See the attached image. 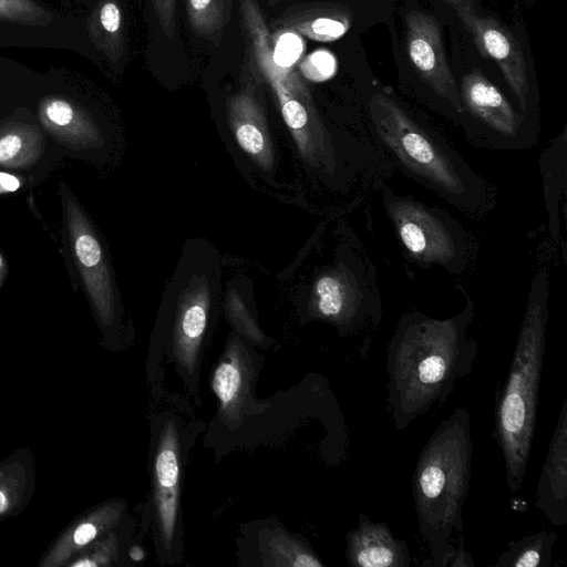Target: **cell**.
I'll return each mask as SVG.
<instances>
[{
  "label": "cell",
  "instance_id": "obj_1",
  "mask_svg": "<svg viewBox=\"0 0 567 567\" xmlns=\"http://www.w3.org/2000/svg\"><path fill=\"white\" fill-rule=\"evenodd\" d=\"M247 45L246 60L271 90L282 120L305 162L337 189L364 196L391 178L394 169L375 146L333 136L321 118L307 83L293 65L277 56L269 25L258 0H237Z\"/></svg>",
  "mask_w": 567,
  "mask_h": 567
},
{
  "label": "cell",
  "instance_id": "obj_2",
  "mask_svg": "<svg viewBox=\"0 0 567 567\" xmlns=\"http://www.w3.org/2000/svg\"><path fill=\"white\" fill-rule=\"evenodd\" d=\"M465 305L446 319L414 310L403 313L386 347V406L404 431L433 408L444 406L458 380L473 371L477 341L468 334L474 301L460 285Z\"/></svg>",
  "mask_w": 567,
  "mask_h": 567
},
{
  "label": "cell",
  "instance_id": "obj_3",
  "mask_svg": "<svg viewBox=\"0 0 567 567\" xmlns=\"http://www.w3.org/2000/svg\"><path fill=\"white\" fill-rule=\"evenodd\" d=\"M367 113L371 137L393 167L473 219L495 208L496 187L391 94L372 93Z\"/></svg>",
  "mask_w": 567,
  "mask_h": 567
},
{
  "label": "cell",
  "instance_id": "obj_4",
  "mask_svg": "<svg viewBox=\"0 0 567 567\" xmlns=\"http://www.w3.org/2000/svg\"><path fill=\"white\" fill-rule=\"evenodd\" d=\"M471 416L458 406L432 432L421 450L412 475L417 528L430 565L445 567L463 537V506L472 473Z\"/></svg>",
  "mask_w": 567,
  "mask_h": 567
},
{
  "label": "cell",
  "instance_id": "obj_5",
  "mask_svg": "<svg viewBox=\"0 0 567 567\" xmlns=\"http://www.w3.org/2000/svg\"><path fill=\"white\" fill-rule=\"evenodd\" d=\"M549 318V277L535 272L504 386L495 401L493 436L502 452L508 491L523 486L530 456Z\"/></svg>",
  "mask_w": 567,
  "mask_h": 567
},
{
  "label": "cell",
  "instance_id": "obj_6",
  "mask_svg": "<svg viewBox=\"0 0 567 567\" xmlns=\"http://www.w3.org/2000/svg\"><path fill=\"white\" fill-rule=\"evenodd\" d=\"M308 309L311 318L333 326L341 337L378 328L382 302L377 268L350 230L339 245L333 262L312 280Z\"/></svg>",
  "mask_w": 567,
  "mask_h": 567
},
{
  "label": "cell",
  "instance_id": "obj_7",
  "mask_svg": "<svg viewBox=\"0 0 567 567\" xmlns=\"http://www.w3.org/2000/svg\"><path fill=\"white\" fill-rule=\"evenodd\" d=\"M219 292V267L209 245H187L163 298L171 320L173 359L188 378L196 375L210 312Z\"/></svg>",
  "mask_w": 567,
  "mask_h": 567
},
{
  "label": "cell",
  "instance_id": "obj_8",
  "mask_svg": "<svg viewBox=\"0 0 567 567\" xmlns=\"http://www.w3.org/2000/svg\"><path fill=\"white\" fill-rule=\"evenodd\" d=\"M382 205L408 260L421 269L437 266L461 275L472 260L473 244L463 225L449 212L409 195L380 188Z\"/></svg>",
  "mask_w": 567,
  "mask_h": 567
},
{
  "label": "cell",
  "instance_id": "obj_9",
  "mask_svg": "<svg viewBox=\"0 0 567 567\" xmlns=\"http://www.w3.org/2000/svg\"><path fill=\"white\" fill-rule=\"evenodd\" d=\"M0 48L97 56L87 37L85 11L56 0H0Z\"/></svg>",
  "mask_w": 567,
  "mask_h": 567
},
{
  "label": "cell",
  "instance_id": "obj_10",
  "mask_svg": "<svg viewBox=\"0 0 567 567\" xmlns=\"http://www.w3.org/2000/svg\"><path fill=\"white\" fill-rule=\"evenodd\" d=\"M460 95L468 142L476 147L525 151L536 146L537 131L478 69L463 75Z\"/></svg>",
  "mask_w": 567,
  "mask_h": 567
},
{
  "label": "cell",
  "instance_id": "obj_11",
  "mask_svg": "<svg viewBox=\"0 0 567 567\" xmlns=\"http://www.w3.org/2000/svg\"><path fill=\"white\" fill-rule=\"evenodd\" d=\"M152 471L157 538L167 557L175 549L181 508L182 441L174 420L164 421L156 434Z\"/></svg>",
  "mask_w": 567,
  "mask_h": 567
},
{
  "label": "cell",
  "instance_id": "obj_12",
  "mask_svg": "<svg viewBox=\"0 0 567 567\" xmlns=\"http://www.w3.org/2000/svg\"><path fill=\"white\" fill-rule=\"evenodd\" d=\"M406 50L422 81L461 118L464 112L460 90L449 66L442 32L430 14L413 10L405 19Z\"/></svg>",
  "mask_w": 567,
  "mask_h": 567
},
{
  "label": "cell",
  "instance_id": "obj_13",
  "mask_svg": "<svg viewBox=\"0 0 567 567\" xmlns=\"http://www.w3.org/2000/svg\"><path fill=\"white\" fill-rule=\"evenodd\" d=\"M472 35L476 49L485 59L494 61L513 92L518 111L528 118L529 83L526 61L516 38L499 22L476 11L456 12Z\"/></svg>",
  "mask_w": 567,
  "mask_h": 567
},
{
  "label": "cell",
  "instance_id": "obj_14",
  "mask_svg": "<svg viewBox=\"0 0 567 567\" xmlns=\"http://www.w3.org/2000/svg\"><path fill=\"white\" fill-rule=\"evenodd\" d=\"M227 118L238 146L262 169L274 166V150L264 107L249 79L227 102Z\"/></svg>",
  "mask_w": 567,
  "mask_h": 567
},
{
  "label": "cell",
  "instance_id": "obj_15",
  "mask_svg": "<svg viewBox=\"0 0 567 567\" xmlns=\"http://www.w3.org/2000/svg\"><path fill=\"white\" fill-rule=\"evenodd\" d=\"M535 506L553 525L567 524V399L550 437L536 486Z\"/></svg>",
  "mask_w": 567,
  "mask_h": 567
},
{
  "label": "cell",
  "instance_id": "obj_16",
  "mask_svg": "<svg viewBox=\"0 0 567 567\" xmlns=\"http://www.w3.org/2000/svg\"><path fill=\"white\" fill-rule=\"evenodd\" d=\"M346 540V559L352 567H409L412 563L408 544L384 522H373L364 513Z\"/></svg>",
  "mask_w": 567,
  "mask_h": 567
},
{
  "label": "cell",
  "instance_id": "obj_17",
  "mask_svg": "<svg viewBox=\"0 0 567 567\" xmlns=\"http://www.w3.org/2000/svg\"><path fill=\"white\" fill-rule=\"evenodd\" d=\"M68 216L76 260L86 289L101 316L109 319L114 312V291L101 245L72 202L69 203Z\"/></svg>",
  "mask_w": 567,
  "mask_h": 567
},
{
  "label": "cell",
  "instance_id": "obj_18",
  "mask_svg": "<svg viewBox=\"0 0 567 567\" xmlns=\"http://www.w3.org/2000/svg\"><path fill=\"white\" fill-rule=\"evenodd\" d=\"M543 197L548 233L566 262L565 206L567 185V126L554 137L539 156Z\"/></svg>",
  "mask_w": 567,
  "mask_h": 567
},
{
  "label": "cell",
  "instance_id": "obj_19",
  "mask_svg": "<svg viewBox=\"0 0 567 567\" xmlns=\"http://www.w3.org/2000/svg\"><path fill=\"white\" fill-rule=\"evenodd\" d=\"M353 22V12L332 2L292 4L275 18L269 29L292 31L318 42H332L343 37Z\"/></svg>",
  "mask_w": 567,
  "mask_h": 567
},
{
  "label": "cell",
  "instance_id": "obj_20",
  "mask_svg": "<svg viewBox=\"0 0 567 567\" xmlns=\"http://www.w3.org/2000/svg\"><path fill=\"white\" fill-rule=\"evenodd\" d=\"M246 354L239 339L235 337L213 373L212 386L219 402L220 414L227 420L239 417L249 390L252 367Z\"/></svg>",
  "mask_w": 567,
  "mask_h": 567
},
{
  "label": "cell",
  "instance_id": "obj_21",
  "mask_svg": "<svg viewBox=\"0 0 567 567\" xmlns=\"http://www.w3.org/2000/svg\"><path fill=\"white\" fill-rule=\"evenodd\" d=\"M89 40L97 58L118 64L125 53L124 19L120 0H95L85 10Z\"/></svg>",
  "mask_w": 567,
  "mask_h": 567
},
{
  "label": "cell",
  "instance_id": "obj_22",
  "mask_svg": "<svg viewBox=\"0 0 567 567\" xmlns=\"http://www.w3.org/2000/svg\"><path fill=\"white\" fill-rule=\"evenodd\" d=\"M558 535L539 530L518 540L508 542L496 561L497 567H548Z\"/></svg>",
  "mask_w": 567,
  "mask_h": 567
},
{
  "label": "cell",
  "instance_id": "obj_23",
  "mask_svg": "<svg viewBox=\"0 0 567 567\" xmlns=\"http://www.w3.org/2000/svg\"><path fill=\"white\" fill-rule=\"evenodd\" d=\"M233 0H186L187 20L195 35L218 43L231 18Z\"/></svg>",
  "mask_w": 567,
  "mask_h": 567
},
{
  "label": "cell",
  "instance_id": "obj_24",
  "mask_svg": "<svg viewBox=\"0 0 567 567\" xmlns=\"http://www.w3.org/2000/svg\"><path fill=\"white\" fill-rule=\"evenodd\" d=\"M267 555L276 566L322 567L324 564L303 542L284 532L275 533L266 543Z\"/></svg>",
  "mask_w": 567,
  "mask_h": 567
},
{
  "label": "cell",
  "instance_id": "obj_25",
  "mask_svg": "<svg viewBox=\"0 0 567 567\" xmlns=\"http://www.w3.org/2000/svg\"><path fill=\"white\" fill-rule=\"evenodd\" d=\"M227 311L235 328L256 344L265 343V336L252 320L246 305L235 289H230L227 298Z\"/></svg>",
  "mask_w": 567,
  "mask_h": 567
},
{
  "label": "cell",
  "instance_id": "obj_26",
  "mask_svg": "<svg viewBox=\"0 0 567 567\" xmlns=\"http://www.w3.org/2000/svg\"><path fill=\"white\" fill-rule=\"evenodd\" d=\"M34 133V128L30 125L20 123L10 125L0 135V163L6 165L18 163L19 156L29 142L28 137Z\"/></svg>",
  "mask_w": 567,
  "mask_h": 567
},
{
  "label": "cell",
  "instance_id": "obj_27",
  "mask_svg": "<svg viewBox=\"0 0 567 567\" xmlns=\"http://www.w3.org/2000/svg\"><path fill=\"white\" fill-rule=\"evenodd\" d=\"M157 21L164 35L172 39L176 29V1L177 0H151Z\"/></svg>",
  "mask_w": 567,
  "mask_h": 567
},
{
  "label": "cell",
  "instance_id": "obj_28",
  "mask_svg": "<svg viewBox=\"0 0 567 567\" xmlns=\"http://www.w3.org/2000/svg\"><path fill=\"white\" fill-rule=\"evenodd\" d=\"M474 560L464 546V542L458 543L447 566L451 567H474Z\"/></svg>",
  "mask_w": 567,
  "mask_h": 567
},
{
  "label": "cell",
  "instance_id": "obj_29",
  "mask_svg": "<svg viewBox=\"0 0 567 567\" xmlns=\"http://www.w3.org/2000/svg\"><path fill=\"white\" fill-rule=\"evenodd\" d=\"M97 534L96 527L92 523H83L74 532L73 539L78 545L90 543Z\"/></svg>",
  "mask_w": 567,
  "mask_h": 567
},
{
  "label": "cell",
  "instance_id": "obj_30",
  "mask_svg": "<svg viewBox=\"0 0 567 567\" xmlns=\"http://www.w3.org/2000/svg\"><path fill=\"white\" fill-rule=\"evenodd\" d=\"M20 187V181L8 173L0 172V193L16 192Z\"/></svg>",
  "mask_w": 567,
  "mask_h": 567
},
{
  "label": "cell",
  "instance_id": "obj_31",
  "mask_svg": "<svg viewBox=\"0 0 567 567\" xmlns=\"http://www.w3.org/2000/svg\"><path fill=\"white\" fill-rule=\"evenodd\" d=\"M451 4L456 12L461 11H475L472 0H444Z\"/></svg>",
  "mask_w": 567,
  "mask_h": 567
},
{
  "label": "cell",
  "instance_id": "obj_32",
  "mask_svg": "<svg viewBox=\"0 0 567 567\" xmlns=\"http://www.w3.org/2000/svg\"><path fill=\"white\" fill-rule=\"evenodd\" d=\"M61 1L66 4L73 6L75 8H79V9H82V7H84V10L89 9L92 6V0H61Z\"/></svg>",
  "mask_w": 567,
  "mask_h": 567
},
{
  "label": "cell",
  "instance_id": "obj_33",
  "mask_svg": "<svg viewBox=\"0 0 567 567\" xmlns=\"http://www.w3.org/2000/svg\"><path fill=\"white\" fill-rule=\"evenodd\" d=\"M130 557L132 560L134 561H141L144 559L145 557V553L144 550L138 547V546H133L131 549H130Z\"/></svg>",
  "mask_w": 567,
  "mask_h": 567
},
{
  "label": "cell",
  "instance_id": "obj_34",
  "mask_svg": "<svg viewBox=\"0 0 567 567\" xmlns=\"http://www.w3.org/2000/svg\"><path fill=\"white\" fill-rule=\"evenodd\" d=\"M8 505L9 503L6 495L0 491V514L7 511Z\"/></svg>",
  "mask_w": 567,
  "mask_h": 567
},
{
  "label": "cell",
  "instance_id": "obj_35",
  "mask_svg": "<svg viewBox=\"0 0 567 567\" xmlns=\"http://www.w3.org/2000/svg\"><path fill=\"white\" fill-rule=\"evenodd\" d=\"M96 564L90 559H84V560H80V561H76L75 564H73V566H80V567H84V566H95Z\"/></svg>",
  "mask_w": 567,
  "mask_h": 567
},
{
  "label": "cell",
  "instance_id": "obj_36",
  "mask_svg": "<svg viewBox=\"0 0 567 567\" xmlns=\"http://www.w3.org/2000/svg\"><path fill=\"white\" fill-rule=\"evenodd\" d=\"M279 1H280V0H267V4H268L269 7H272V6L277 4Z\"/></svg>",
  "mask_w": 567,
  "mask_h": 567
},
{
  "label": "cell",
  "instance_id": "obj_37",
  "mask_svg": "<svg viewBox=\"0 0 567 567\" xmlns=\"http://www.w3.org/2000/svg\"><path fill=\"white\" fill-rule=\"evenodd\" d=\"M1 266H2V259H1V257H0V267H1Z\"/></svg>",
  "mask_w": 567,
  "mask_h": 567
},
{
  "label": "cell",
  "instance_id": "obj_38",
  "mask_svg": "<svg viewBox=\"0 0 567 567\" xmlns=\"http://www.w3.org/2000/svg\"><path fill=\"white\" fill-rule=\"evenodd\" d=\"M56 1H61V0H56ZM62 2V1H61ZM64 3V2H63Z\"/></svg>",
  "mask_w": 567,
  "mask_h": 567
}]
</instances>
